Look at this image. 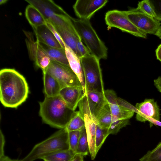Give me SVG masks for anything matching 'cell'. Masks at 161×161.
I'll list each match as a JSON object with an SVG mask.
<instances>
[{"instance_id":"obj_1","label":"cell","mask_w":161,"mask_h":161,"mask_svg":"<svg viewBox=\"0 0 161 161\" xmlns=\"http://www.w3.org/2000/svg\"><path fill=\"white\" fill-rule=\"evenodd\" d=\"M29 92L25 77L14 69H3L0 71V100L7 108H17L25 102Z\"/></svg>"},{"instance_id":"obj_2","label":"cell","mask_w":161,"mask_h":161,"mask_svg":"<svg viewBox=\"0 0 161 161\" xmlns=\"http://www.w3.org/2000/svg\"><path fill=\"white\" fill-rule=\"evenodd\" d=\"M39 114L43 122L53 127L65 128L75 112L67 105L59 95L45 96L39 102Z\"/></svg>"},{"instance_id":"obj_3","label":"cell","mask_w":161,"mask_h":161,"mask_svg":"<svg viewBox=\"0 0 161 161\" xmlns=\"http://www.w3.org/2000/svg\"><path fill=\"white\" fill-rule=\"evenodd\" d=\"M37 8L47 22L54 27H60L78 34L72 20V17L63 9L51 0H26Z\"/></svg>"},{"instance_id":"obj_4","label":"cell","mask_w":161,"mask_h":161,"mask_svg":"<svg viewBox=\"0 0 161 161\" xmlns=\"http://www.w3.org/2000/svg\"><path fill=\"white\" fill-rule=\"evenodd\" d=\"M69 146L68 132L60 129L33 147L30 152L20 161H34L62 150H68Z\"/></svg>"},{"instance_id":"obj_5","label":"cell","mask_w":161,"mask_h":161,"mask_svg":"<svg viewBox=\"0 0 161 161\" xmlns=\"http://www.w3.org/2000/svg\"><path fill=\"white\" fill-rule=\"evenodd\" d=\"M72 20L82 42L90 53L99 59H106L108 49L92 26L90 20L72 18Z\"/></svg>"},{"instance_id":"obj_6","label":"cell","mask_w":161,"mask_h":161,"mask_svg":"<svg viewBox=\"0 0 161 161\" xmlns=\"http://www.w3.org/2000/svg\"><path fill=\"white\" fill-rule=\"evenodd\" d=\"M80 59L85 80V95L93 91L104 93L100 59L91 54L80 58Z\"/></svg>"},{"instance_id":"obj_7","label":"cell","mask_w":161,"mask_h":161,"mask_svg":"<svg viewBox=\"0 0 161 161\" xmlns=\"http://www.w3.org/2000/svg\"><path fill=\"white\" fill-rule=\"evenodd\" d=\"M105 20L109 27L118 28L136 36L147 38V35L137 28L128 19L125 11L116 9L108 11L105 14Z\"/></svg>"},{"instance_id":"obj_8","label":"cell","mask_w":161,"mask_h":161,"mask_svg":"<svg viewBox=\"0 0 161 161\" xmlns=\"http://www.w3.org/2000/svg\"><path fill=\"white\" fill-rule=\"evenodd\" d=\"M46 71L58 80L62 88L82 86L78 77L69 66L51 60Z\"/></svg>"},{"instance_id":"obj_9","label":"cell","mask_w":161,"mask_h":161,"mask_svg":"<svg viewBox=\"0 0 161 161\" xmlns=\"http://www.w3.org/2000/svg\"><path fill=\"white\" fill-rule=\"evenodd\" d=\"M105 97L109 104L112 115L119 119H129L136 112L135 107L124 100L118 97L113 90L104 91Z\"/></svg>"},{"instance_id":"obj_10","label":"cell","mask_w":161,"mask_h":161,"mask_svg":"<svg viewBox=\"0 0 161 161\" xmlns=\"http://www.w3.org/2000/svg\"><path fill=\"white\" fill-rule=\"evenodd\" d=\"M125 12L133 24L146 35H155L160 26V21L146 14L137 8Z\"/></svg>"},{"instance_id":"obj_11","label":"cell","mask_w":161,"mask_h":161,"mask_svg":"<svg viewBox=\"0 0 161 161\" xmlns=\"http://www.w3.org/2000/svg\"><path fill=\"white\" fill-rule=\"evenodd\" d=\"M137 120L141 122L148 121L151 125L161 127L160 121V109L157 103L153 99H146L135 106Z\"/></svg>"},{"instance_id":"obj_12","label":"cell","mask_w":161,"mask_h":161,"mask_svg":"<svg viewBox=\"0 0 161 161\" xmlns=\"http://www.w3.org/2000/svg\"><path fill=\"white\" fill-rule=\"evenodd\" d=\"M26 37L25 42L30 58L43 72H46L51 60L44 50L39 42L35 41L31 33L24 31Z\"/></svg>"},{"instance_id":"obj_13","label":"cell","mask_w":161,"mask_h":161,"mask_svg":"<svg viewBox=\"0 0 161 161\" xmlns=\"http://www.w3.org/2000/svg\"><path fill=\"white\" fill-rule=\"evenodd\" d=\"M108 2L107 0H77L73 8L78 19L90 20L94 14Z\"/></svg>"},{"instance_id":"obj_14","label":"cell","mask_w":161,"mask_h":161,"mask_svg":"<svg viewBox=\"0 0 161 161\" xmlns=\"http://www.w3.org/2000/svg\"><path fill=\"white\" fill-rule=\"evenodd\" d=\"M59 95L69 107L74 111L85 95L82 86L63 87L61 90Z\"/></svg>"},{"instance_id":"obj_15","label":"cell","mask_w":161,"mask_h":161,"mask_svg":"<svg viewBox=\"0 0 161 161\" xmlns=\"http://www.w3.org/2000/svg\"><path fill=\"white\" fill-rule=\"evenodd\" d=\"M64 49L69 66L78 77L85 93V80L80 58L64 43Z\"/></svg>"},{"instance_id":"obj_16","label":"cell","mask_w":161,"mask_h":161,"mask_svg":"<svg viewBox=\"0 0 161 161\" xmlns=\"http://www.w3.org/2000/svg\"><path fill=\"white\" fill-rule=\"evenodd\" d=\"M33 29L36 35L37 41L53 47L63 48L46 24Z\"/></svg>"},{"instance_id":"obj_17","label":"cell","mask_w":161,"mask_h":161,"mask_svg":"<svg viewBox=\"0 0 161 161\" xmlns=\"http://www.w3.org/2000/svg\"><path fill=\"white\" fill-rule=\"evenodd\" d=\"M43 73L44 92L46 96L51 97L59 95L62 88L59 82L47 71Z\"/></svg>"},{"instance_id":"obj_18","label":"cell","mask_w":161,"mask_h":161,"mask_svg":"<svg viewBox=\"0 0 161 161\" xmlns=\"http://www.w3.org/2000/svg\"><path fill=\"white\" fill-rule=\"evenodd\" d=\"M95 116L99 125L108 129L111 124L113 115L106 99L97 108Z\"/></svg>"},{"instance_id":"obj_19","label":"cell","mask_w":161,"mask_h":161,"mask_svg":"<svg viewBox=\"0 0 161 161\" xmlns=\"http://www.w3.org/2000/svg\"><path fill=\"white\" fill-rule=\"evenodd\" d=\"M54 27L59 34L64 43L71 48L79 57L77 48V43L78 41H82L79 34H75L60 27Z\"/></svg>"},{"instance_id":"obj_20","label":"cell","mask_w":161,"mask_h":161,"mask_svg":"<svg viewBox=\"0 0 161 161\" xmlns=\"http://www.w3.org/2000/svg\"><path fill=\"white\" fill-rule=\"evenodd\" d=\"M39 42L44 50L51 60L69 66L64 48L53 47Z\"/></svg>"},{"instance_id":"obj_21","label":"cell","mask_w":161,"mask_h":161,"mask_svg":"<svg viewBox=\"0 0 161 161\" xmlns=\"http://www.w3.org/2000/svg\"><path fill=\"white\" fill-rule=\"evenodd\" d=\"M25 17L32 28L46 25V20L41 12L35 7L29 4L26 7Z\"/></svg>"},{"instance_id":"obj_22","label":"cell","mask_w":161,"mask_h":161,"mask_svg":"<svg viewBox=\"0 0 161 161\" xmlns=\"http://www.w3.org/2000/svg\"><path fill=\"white\" fill-rule=\"evenodd\" d=\"M85 95L90 108L95 115L97 108L106 99L104 93L93 91L87 92Z\"/></svg>"},{"instance_id":"obj_23","label":"cell","mask_w":161,"mask_h":161,"mask_svg":"<svg viewBox=\"0 0 161 161\" xmlns=\"http://www.w3.org/2000/svg\"><path fill=\"white\" fill-rule=\"evenodd\" d=\"M76 154L70 149L60 151L42 158L49 161H71Z\"/></svg>"},{"instance_id":"obj_24","label":"cell","mask_w":161,"mask_h":161,"mask_svg":"<svg viewBox=\"0 0 161 161\" xmlns=\"http://www.w3.org/2000/svg\"><path fill=\"white\" fill-rule=\"evenodd\" d=\"M85 127L84 119L79 111H75L74 114L65 127L69 132L81 131Z\"/></svg>"},{"instance_id":"obj_25","label":"cell","mask_w":161,"mask_h":161,"mask_svg":"<svg viewBox=\"0 0 161 161\" xmlns=\"http://www.w3.org/2000/svg\"><path fill=\"white\" fill-rule=\"evenodd\" d=\"M89 153V146L85 127L80 131V137L75 153L80 154L84 156L88 155Z\"/></svg>"},{"instance_id":"obj_26","label":"cell","mask_w":161,"mask_h":161,"mask_svg":"<svg viewBox=\"0 0 161 161\" xmlns=\"http://www.w3.org/2000/svg\"><path fill=\"white\" fill-rule=\"evenodd\" d=\"M108 128L103 127L98 123L96 130V146L97 154L103 145L105 139L109 135Z\"/></svg>"},{"instance_id":"obj_27","label":"cell","mask_w":161,"mask_h":161,"mask_svg":"<svg viewBox=\"0 0 161 161\" xmlns=\"http://www.w3.org/2000/svg\"><path fill=\"white\" fill-rule=\"evenodd\" d=\"M129 124V119H119L113 116L110 125L108 129L109 134H116L122 128Z\"/></svg>"},{"instance_id":"obj_28","label":"cell","mask_w":161,"mask_h":161,"mask_svg":"<svg viewBox=\"0 0 161 161\" xmlns=\"http://www.w3.org/2000/svg\"><path fill=\"white\" fill-rule=\"evenodd\" d=\"M137 8L146 14L156 19L155 12L150 0H144L139 2Z\"/></svg>"},{"instance_id":"obj_29","label":"cell","mask_w":161,"mask_h":161,"mask_svg":"<svg viewBox=\"0 0 161 161\" xmlns=\"http://www.w3.org/2000/svg\"><path fill=\"white\" fill-rule=\"evenodd\" d=\"M140 161H161V147L148 151L139 160Z\"/></svg>"},{"instance_id":"obj_30","label":"cell","mask_w":161,"mask_h":161,"mask_svg":"<svg viewBox=\"0 0 161 161\" xmlns=\"http://www.w3.org/2000/svg\"><path fill=\"white\" fill-rule=\"evenodd\" d=\"M80 134V131H73L68 132L69 149L75 153Z\"/></svg>"},{"instance_id":"obj_31","label":"cell","mask_w":161,"mask_h":161,"mask_svg":"<svg viewBox=\"0 0 161 161\" xmlns=\"http://www.w3.org/2000/svg\"><path fill=\"white\" fill-rule=\"evenodd\" d=\"M150 1L155 11L156 19L161 21V0H150Z\"/></svg>"},{"instance_id":"obj_32","label":"cell","mask_w":161,"mask_h":161,"mask_svg":"<svg viewBox=\"0 0 161 161\" xmlns=\"http://www.w3.org/2000/svg\"><path fill=\"white\" fill-rule=\"evenodd\" d=\"M77 48L80 58L91 54L88 49L81 41H78L77 42Z\"/></svg>"},{"instance_id":"obj_33","label":"cell","mask_w":161,"mask_h":161,"mask_svg":"<svg viewBox=\"0 0 161 161\" xmlns=\"http://www.w3.org/2000/svg\"><path fill=\"white\" fill-rule=\"evenodd\" d=\"M46 25L52 32L56 38L60 43L62 47L64 48V43L62 40L59 34L55 29L54 27L50 23L48 22H47Z\"/></svg>"},{"instance_id":"obj_34","label":"cell","mask_w":161,"mask_h":161,"mask_svg":"<svg viewBox=\"0 0 161 161\" xmlns=\"http://www.w3.org/2000/svg\"><path fill=\"white\" fill-rule=\"evenodd\" d=\"M5 142L4 136L1 130L0 132V156L4 155V148Z\"/></svg>"},{"instance_id":"obj_35","label":"cell","mask_w":161,"mask_h":161,"mask_svg":"<svg viewBox=\"0 0 161 161\" xmlns=\"http://www.w3.org/2000/svg\"><path fill=\"white\" fill-rule=\"evenodd\" d=\"M154 83L158 91L161 93V76H159L155 79L154 80Z\"/></svg>"},{"instance_id":"obj_36","label":"cell","mask_w":161,"mask_h":161,"mask_svg":"<svg viewBox=\"0 0 161 161\" xmlns=\"http://www.w3.org/2000/svg\"><path fill=\"white\" fill-rule=\"evenodd\" d=\"M155 53L157 59L161 63V44L158 46L156 50Z\"/></svg>"},{"instance_id":"obj_37","label":"cell","mask_w":161,"mask_h":161,"mask_svg":"<svg viewBox=\"0 0 161 161\" xmlns=\"http://www.w3.org/2000/svg\"><path fill=\"white\" fill-rule=\"evenodd\" d=\"M83 156L80 154H76L71 161H84Z\"/></svg>"},{"instance_id":"obj_38","label":"cell","mask_w":161,"mask_h":161,"mask_svg":"<svg viewBox=\"0 0 161 161\" xmlns=\"http://www.w3.org/2000/svg\"><path fill=\"white\" fill-rule=\"evenodd\" d=\"M0 161H15V160H12L8 156L4 155L0 156Z\"/></svg>"},{"instance_id":"obj_39","label":"cell","mask_w":161,"mask_h":161,"mask_svg":"<svg viewBox=\"0 0 161 161\" xmlns=\"http://www.w3.org/2000/svg\"><path fill=\"white\" fill-rule=\"evenodd\" d=\"M155 35L161 39V21H160V26Z\"/></svg>"},{"instance_id":"obj_40","label":"cell","mask_w":161,"mask_h":161,"mask_svg":"<svg viewBox=\"0 0 161 161\" xmlns=\"http://www.w3.org/2000/svg\"><path fill=\"white\" fill-rule=\"evenodd\" d=\"M8 1L7 0H2L0 1V4L1 5L2 4H3L4 3H5L7 2Z\"/></svg>"},{"instance_id":"obj_41","label":"cell","mask_w":161,"mask_h":161,"mask_svg":"<svg viewBox=\"0 0 161 161\" xmlns=\"http://www.w3.org/2000/svg\"><path fill=\"white\" fill-rule=\"evenodd\" d=\"M161 147V142H160L156 146V147L154 148V149H157L159 147Z\"/></svg>"},{"instance_id":"obj_42","label":"cell","mask_w":161,"mask_h":161,"mask_svg":"<svg viewBox=\"0 0 161 161\" xmlns=\"http://www.w3.org/2000/svg\"><path fill=\"white\" fill-rule=\"evenodd\" d=\"M44 161H48V160H44Z\"/></svg>"},{"instance_id":"obj_43","label":"cell","mask_w":161,"mask_h":161,"mask_svg":"<svg viewBox=\"0 0 161 161\" xmlns=\"http://www.w3.org/2000/svg\"><path fill=\"white\" fill-rule=\"evenodd\" d=\"M15 161H19V160H15Z\"/></svg>"}]
</instances>
